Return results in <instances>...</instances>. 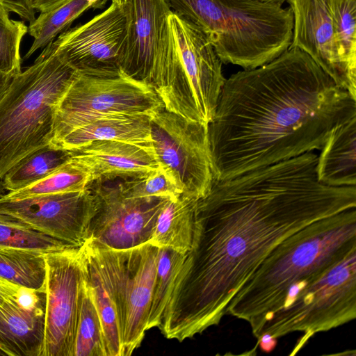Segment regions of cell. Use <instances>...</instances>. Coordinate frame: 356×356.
<instances>
[{
  "mask_svg": "<svg viewBox=\"0 0 356 356\" xmlns=\"http://www.w3.org/2000/svg\"><path fill=\"white\" fill-rule=\"evenodd\" d=\"M317 160L309 152L213 180L197 200L192 245L159 327L165 338L182 342L218 325L279 243L315 220L356 207V188L321 183Z\"/></svg>",
  "mask_w": 356,
  "mask_h": 356,
  "instance_id": "obj_1",
  "label": "cell"
},
{
  "mask_svg": "<svg viewBox=\"0 0 356 356\" xmlns=\"http://www.w3.org/2000/svg\"><path fill=\"white\" fill-rule=\"evenodd\" d=\"M355 111L356 99L298 48L233 74L208 125L214 180L321 149Z\"/></svg>",
  "mask_w": 356,
  "mask_h": 356,
  "instance_id": "obj_2",
  "label": "cell"
},
{
  "mask_svg": "<svg viewBox=\"0 0 356 356\" xmlns=\"http://www.w3.org/2000/svg\"><path fill=\"white\" fill-rule=\"evenodd\" d=\"M356 249V207L315 220L279 243L235 293L226 314L256 334L282 306L289 289L318 275Z\"/></svg>",
  "mask_w": 356,
  "mask_h": 356,
  "instance_id": "obj_3",
  "label": "cell"
},
{
  "mask_svg": "<svg viewBox=\"0 0 356 356\" xmlns=\"http://www.w3.org/2000/svg\"><path fill=\"white\" fill-rule=\"evenodd\" d=\"M170 10L199 27L225 64L244 70L275 59L291 44L290 7L254 0H166Z\"/></svg>",
  "mask_w": 356,
  "mask_h": 356,
  "instance_id": "obj_4",
  "label": "cell"
},
{
  "mask_svg": "<svg viewBox=\"0 0 356 356\" xmlns=\"http://www.w3.org/2000/svg\"><path fill=\"white\" fill-rule=\"evenodd\" d=\"M77 74L51 42L0 88V181L18 161L51 142L56 110Z\"/></svg>",
  "mask_w": 356,
  "mask_h": 356,
  "instance_id": "obj_5",
  "label": "cell"
},
{
  "mask_svg": "<svg viewBox=\"0 0 356 356\" xmlns=\"http://www.w3.org/2000/svg\"><path fill=\"white\" fill-rule=\"evenodd\" d=\"M222 63L207 35L172 11L152 88L165 109L208 127L226 80Z\"/></svg>",
  "mask_w": 356,
  "mask_h": 356,
  "instance_id": "obj_6",
  "label": "cell"
},
{
  "mask_svg": "<svg viewBox=\"0 0 356 356\" xmlns=\"http://www.w3.org/2000/svg\"><path fill=\"white\" fill-rule=\"evenodd\" d=\"M285 304L268 317L254 337L273 338L295 332L302 336L290 355L296 354L314 334L356 318V249L323 273L292 286Z\"/></svg>",
  "mask_w": 356,
  "mask_h": 356,
  "instance_id": "obj_7",
  "label": "cell"
},
{
  "mask_svg": "<svg viewBox=\"0 0 356 356\" xmlns=\"http://www.w3.org/2000/svg\"><path fill=\"white\" fill-rule=\"evenodd\" d=\"M164 105L154 90L124 72L113 76L79 74L60 101L55 113V143L75 129L110 113L152 117Z\"/></svg>",
  "mask_w": 356,
  "mask_h": 356,
  "instance_id": "obj_8",
  "label": "cell"
},
{
  "mask_svg": "<svg viewBox=\"0 0 356 356\" xmlns=\"http://www.w3.org/2000/svg\"><path fill=\"white\" fill-rule=\"evenodd\" d=\"M150 131L159 164L181 195L204 197L214 180L208 127L163 108L150 118Z\"/></svg>",
  "mask_w": 356,
  "mask_h": 356,
  "instance_id": "obj_9",
  "label": "cell"
},
{
  "mask_svg": "<svg viewBox=\"0 0 356 356\" xmlns=\"http://www.w3.org/2000/svg\"><path fill=\"white\" fill-rule=\"evenodd\" d=\"M88 187L97 202L90 238L115 250L147 243L160 213L170 200L135 195L129 178L94 181Z\"/></svg>",
  "mask_w": 356,
  "mask_h": 356,
  "instance_id": "obj_10",
  "label": "cell"
},
{
  "mask_svg": "<svg viewBox=\"0 0 356 356\" xmlns=\"http://www.w3.org/2000/svg\"><path fill=\"white\" fill-rule=\"evenodd\" d=\"M46 266L43 348L41 356H74L86 272L83 247L69 246L44 254Z\"/></svg>",
  "mask_w": 356,
  "mask_h": 356,
  "instance_id": "obj_11",
  "label": "cell"
},
{
  "mask_svg": "<svg viewBox=\"0 0 356 356\" xmlns=\"http://www.w3.org/2000/svg\"><path fill=\"white\" fill-rule=\"evenodd\" d=\"M97 209L96 198L88 187L23 199L0 197V213L74 247H81L90 238Z\"/></svg>",
  "mask_w": 356,
  "mask_h": 356,
  "instance_id": "obj_12",
  "label": "cell"
},
{
  "mask_svg": "<svg viewBox=\"0 0 356 356\" xmlns=\"http://www.w3.org/2000/svg\"><path fill=\"white\" fill-rule=\"evenodd\" d=\"M126 34L121 5L112 2L89 21L60 33L52 42L56 51L79 74L118 75Z\"/></svg>",
  "mask_w": 356,
  "mask_h": 356,
  "instance_id": "obj_13",
  "label": "cell"
},
{
  "mask_svg": "<svg viewBox=\"0 0 356 356\" xmlns=\"http://www.w3.org/2000/svg\"><path fill=\"white\" fill-rule=\"evenodd\" d=\"M121 6L126 20L121 71L152 87L172 10L166 0H123Z\"/></svg>",
  "mask_w": 356,
  "mask_h": 356,
  "instance_id": "obj_14",
  "label": "cell"
},
{
  "mask_svg": "<svg viewBox=\"0 0 356 356\" xmlns=\"http://www.w3.org/2000/svg\"><path fill=\"white\" fill-rule=\"evenodd\" d=\"M82 247L88 281L102 323L107 356H122L123 250L112 249L91 238Z\"/></svg>",
  "mask_w": 356,
  "mask_h": 356,
  "instance_id": "obj_15",
  "label": "cell"
},
{
  "mask_svg": "<svg viewBox=\"0 0 356 356\" xmlns=\"http://www.w3.org/2000/svg\"><path fill=\"white\" fill-rule=\"evenodd\" d=\"M293 16L289 48H298L340 88L356 99V84L342 63L331 12L330 0H287Z\"/></svg>",
  "mask_w": 356,
  "mask_h": 356,
  "instance_id": "obj_16",
  "label": "cell"
},
{
  "mask_svg": "<svg viewBox=\"0 0 356 356\" xmlns=\"http://www.w3.org/2000/svg\"><path fill=\"white\" fill-rule=\"evenodd\" d=\"M158 255L159 248L149 243L124 250L122 356L131 355L140 346L147 330Z\"/></svg>",
  "mask_w": 356,
  "mask_h": 356,
  "instance_id": "obj_17",
  "label": "cell"
},
{
  "mask_svg": "<svg viewBox=\"0 0 356 356\" xmlns=\"http://www.w3.org/2000/svg\"><path fill=\"white\" fill-rule=\"evenodd\" d=\"M70 152L89 169L92 181L140 178L159 167L151 144L101 140Z\"/></svg>",
  "mask_w": 356,
  "mask_h": 356,
  "instance_id": "obj_18",
  "label": "cell"
},
{
  "mask_svg": "<svg viewBox=\"0 0 356 356\" xmlns=\"http://www.w3.org/2000/svg\"><path fill=\"white\" fill-rule=\"evenodd\" d=\"M44 305L29 307L17 300L0 306V348L8 356H41Z\"/></svg>",
  "mask_w": 356,
  "mask_h": 356,
  "instance_id": "obj_19",
  "label": "cell"
},
{
  "mask_svg": "<svg viewBox=\"0 0 356 356\" xmlns=\"http://www.w3.org/2000/svg\"><path fill=\"white\" fill-rule=\"evenodd\" d=\"M318 155V181L335 187L356 185V111L337 124Z\"/></svg>",
  "mask_w": 356,
  "mask_h": 356,
  "instance_id": "obj_20",
  "label": "cell"
},
{
  "mask_svg": "<svg viewBox=\"0 0 356 356\" xmlns=\"http://www.w3.org/2000/svg\"><path fill=\"white\" fill-rule=\"evenodd\" d=\"M150 118L145 115L106 114L75 129L51 144L67 151H74L101 140L152 145Z\"/></svg>",
  "mask_w": 356,
  "mask_h": 356,
  "instance_id": "obj_21",
  "label": "cell"
},
{
  "mask_svg": "<svg viewBox=\"0 0 356 356\" xmlns=\"http://www.w3.org/2000/svg\"><path fill=\"white\" fill-rule=\"evenodd\" d=\"M198 200L183 195L170 199L160 213L147 243L158 248H170L182 254L188 252L193 242Z\"/></svg>",
  "mask_w": 356,
  "mask_h": 356,
  "instance_id": "obj_22",
  "label": "cell"
},
{
  "mask_svg": "<svg viewBox=\"0 0 356 356\" xmlns=\"http://www.w3.org/2000/svg\"><path fill=\"white\" fill-rule=\"evenodd\" d=\"M70 159V151L49 143L10 168L1 179L2 188L8 192L24 188L44 179Z\"/></svg>",
  "mask_w": 356,
  "mask_h": 356,
  "instance_id": "obj_23",
  "label": "cell"
},
{
  "mask_svg": "<svg viewBox=\"0 0 356 356\" xmlns=\"http://www.w3.org/2000/svg\"><path fill=\"white\" fill-rule=\"evenodd\" d=\"M44 254L29 250L0 248V279L45 293Z\"/></svg>",
  "mask_w": 356,
  "mask_h": 356,
  "instance_id": "obj_24",
  "label": "cell"
},
{
  "mask_svg": "<svg viewBox=\"0 0 356 356\" xmlns=\"http://www.w3.org/2000/svg\"><path fill=\"white\" fill-rule=\"evenodd\" d=\"M90 8H95L94 6L86 0H67L50 10L40 12L38 17L29 22L28 32L33 42L24 59L53 42L76 18Z\"/></svg>",
  "mask_w": 356,
  "mask_h": 356,
  "instance_id": "obj_25",
  "label": "cell"
},
{
  "mask_svg": "<svg viewBox=\"0 0 356 356\" xmlns=\"http://www.w3.org/2000/svg\"><path fill=\"white\" fill-rule=\"evenodd\" d=\"M74 356H107L102 323L86 272L81 285Z\"/></svg>",
  "mask_w": 356,
  "mask_h": 356,
  "instance_id": "obj_26",
  "label": "cell"
},
{
  "mask_svg": "<svg viewBox=\"0 0 356 356\" xmlns=\"http://www.w3.org/2000/svg\"><path fill=\"white\" fill-rule=\"evenodd\" d=\"M92 182L89 169L81 161L72 158L44 179L24 188L8 192L1 197L5 199L26 197L86 189Z\"/></svg>",
  "mask_w": 356,
  "mask_h": 356,
  "instance_id": "obj_27",
  "label": "cell"
},
{
  "mask_svg": "<svg viewBox=\"0 0 356 356\" xmlns=\"http://www.w3.org/2000/svg\"><path fill=\"white\" fill-rule=\"evenodd\" d=\"M186 254L167 247L159 248L156 272L148 314L147 330L161 325L175 279Z\"/></svg>",
  "mask_w": 356,
  "mask_h": 356,
  "instance_id": "obj_28",
  "label": "cell"
},
{
  "mask_svg": "<svg viewBox=\"0 0 356 356\" xmlns=\"http://www.w3.org/2000/svg\"><path fill=\"white\" fill-rule=\"evenodd\" d=\"M10 13L0 2V88L22 71L20 45L28 32L24 22L12 19Z\"/></svg>",
  "mask_w": 356,
  "mask_h": 356,
  "instance_id": "obj_29",
  "label": "cell"
},
{
  "mask_svg": "<svg viewBox=\"0 0 356 356\" xmlns=\"http://www.w3.org/2000/svg\"><path fill=\"white\" fill-rule=\"evenodd\" d=\"M341 58L350 80L356 84V0H330Z\"/></svg>",
  "mask_w": 356,
  "mask_h": 356,
  "instance_id": "obj_30",
  "label": "cell"
},
{
  "mask_svg": "<svg viewBox=\"0 0 356 356\" xmlns=\"http://www.w3.org/2000/svg\"><path fill=\"white\" fill-rule=\"evenodd\" d=\"M69 246L72 245L41 233L10 216L0 213V248L46 253Z\"/></svg>",
  "mask_w": 356,
  "mask_h": 356,
  "instance_id": "obj_31",
  "label": "cell"
},
{
  "mask_svg": "<svg viewBox=\"0 0 356 356\" xmlns=\"http://www.w3.org/2000/svg\"><path fill=\"white\" fill-rule=\"evenodd\" d=\"M129 181L133 193L136 196L175 199L181 195L174 182L160 165L146 176L129 178Z\"/></svg>",
  "mask_w": 356,
  "mask_h": 356,
  "instance_id": "obj_32",
  "label": "cell"
},
{
  "mask_svg": "<svg viewBox=\"0 0 356 356\" xmlns=\"http://www.w3.org/2000/svg\"><path fill=\"white\" fill-rule=\"evenodd\" d=\"M10 13H13L29 22L35 18V10L32 8L30 0H0Z\"/></svg>",
  "mask_w": 356,
  "mask_h": 356,
  "instance_id": "obj_33",
  "label": "cell"
},
{
  "mask_svg": "<svg viewBox=\"0 0 356 356\" xmlns=\"http://www.w3.org/2000/svg\"><path fill=\"white\" fill-rule=\"evenodd\" d=\"M32 8L35 11L50 10L64 3L67 0H30Z\"/></svg>",
  "mask_w": 356,
  "mask_h": 356,
  "instance_id": "obj_34",
  "label": "cell"
},
{
  "mask_svg": "<svg viewBox=\"0 0 356 356\" xmlns=\"http://www.w3.org/2000/svg\"><path fill=\"white\" fill-rule=\"evenodd\" d=\"M277 343V339L273 338L269 334L261 335L258 339L257 345H259L260 349L265 353L271 352Z\"/></svg>",
  "mask_w": 356,
  "mask_h": 356,
  "instance_id": "obj_35",
  "label": "cell"
},
{
  "mask_svg": "<svg viewBox=\"0 0 356 356\" xmlns=\"http://www.w3.org/2000/svg\"><path fill=\"white\" fill-rule=\"evenodd\" d=\"M254 1H259L261 3L282 6V4L287 0H254Z\"/></svg>",
  "mask_w": 356,
  "mask_h": 356,
  "instance_id": "obj_36",
  "label": "cell"
},
{
  "mask_svg": "<svg viewBox=\"0 0 356 356\" xmlns=\"http://www.w3.org/2000/svg\"><path fill=\"white\" fill-rule=\"evenodd\" d=\"M112 2L116 3L119 5H122L123 0H111Z\"/></svg>",
  "mask_w": 356,
  "mask_h": 356,
  "instance_id": "obj_37",
  "label": "cell"
},
{
  "mask_svg": "<svg viewBox=\"0 0 356 356\" xmlns=\"http://www.w3.org/2000/svg\"><path fill=\"white\" fill-rule=\"evenodd\" d=\"M0 355H8L3 350L0 348Z\"/></svg>",
  "mask_w": 356,
  "mask_h": 356,
  "instance_id": "obj_38",
  "label": "cell"
},
{
  "mask_svg": "<svg viewBox=\"0 0 356 356\" xmlns=\"http://www.w3.org/2000/svg\"><path fill=\"white\" fill-rule=\"evenodd\" d=\"M2 195L0 194V197Z\"/></svg>",
  "mask_w": 356,
  "mask_h": 356,
  "instance_id": "obj_39",
  "label": "cell"
}]
</instances>
